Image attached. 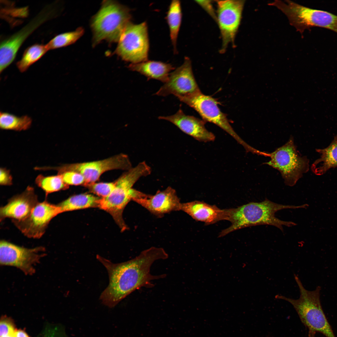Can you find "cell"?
<instances>
[{"mask_svg": "<svg viewBox=\"0 0 337 337\" xmlns=\"http://www.w3.org/2000/svg\"><path fill=\"white\" fill-rule=\"evenodd\" d=\"M151 172V168L145 161L139 163L115 180V187L111 193L99 200L98 207L111 215L122 231L127 228L122 217L126 205L131 200L149 195L135 189L133 187L141 177L148 176Z\"/></svg>", "mask_w": 337, "mask_h": 337, "instance_id": "obj_3", "label": "cell"}, {"mask_svg": "<svg viewBox=\"0 0 337 337\" xmlns=\"http://www.w3.org/2000/svg\"><path fill=\"white\" fill-rule=\"evenodd\" d=\"M159 118L172 123L184 133L199 141L209 142L215 139L214 134L206 128L203 121L185 115L180 109L174 115L160 116Z\"/></svg>", "mask_w": 337, "mask_h": 337, "instance_id": "obj_18", "label": "cell"}, {"mask_svg": "<svg viewBox=\"0 0 337 337\" xmlns=\"http://www.w3.org/2000/svg\"><path fill=\"white\" fill-rule=\"evenodd\" d=\"M275 0L270 6L276 7L288 17L290 24L302 34L313 27L326 28L337 33V15L330 12L309 8L291 1Z\"/></svg>", "mask_w": 337, "mask_h": 337, "instance_id": "obj_6", "label": "cell"}, {"mask_svg": "<svg viewBox=\"0 0 337 337\" xmlns=\"http://www.w3.org/2000/svg\"><path fill=\"white\" fill-rule=\"evenodd\" d=\"M178 99L195 110L205 120L214 123L228 133L247 151L251 149V146L244 141L234 130L226 115L221 111L217 102L214 98L201 92Z\"/></svg>", "mask_w": 337, "mask_h": 337, "instance_id": "obj_11", "label": "cell"}, {"mask_svg": "<svg viewBox=\"0 0 337 337\" xmlns=\"http://www.w3.org/2000/svg\"><path fill=\"white\" fill-rule=\"evenodd\" d=\"M61 213L57 205L45 200L39 202L26 218L21 220H12V221L26 237L39 238L45 233L51 220Z\"/></svg>", "mask_w": 337, "mask_h": 337, "instance_id": "obj_14", "label": "cell"}, {"mask_svg": "<svg viewBox=\"0 0 337 337\" xmlns=\"http://www.w3.org/2000/svg\"><path fill=\"white\" fill-rule=\"evenodd\" d=\"M84 30L79 27L75 31L57 35L46 44L48 50L71 45L75 42L83 34Z\"/></svg>", "mask_w": 337, "mask_h": 337, "instance_id": "obj_27", "label": "cell"}, {"mask_svg": "<svg viewBox=\"0 0 337 337\" xmlns=\"http://www.w3.org/2000/svg\"><path fill=\"white\" fill-rule=\"evenodd\" d=\"M94 194L102 198L109 196L115 187V182L94 183L85 185Z\"/></svg>", "mask_w": 337, "mask_h": 337, "instance_id": "obj_28", "label": "cell"}, {"mask_svg": "<svg viewBox=\"0 0 337 337\" xmlns=\"http://www.w3.org/2000/svg\"><path fill=\"white\" fill-rule=\"evenodd\" d=\"M316 151L320 154V157L311 167L312 171L316 175H323L330 168L337 167V135L334 137L327 147L317 149Z\"/></svg>", "mask_w": 337, "mask_h": 337, "instance_id": "obj_21", "label": "cell"}, {"mask_svg": "<svg viewBox=\"0 0 337 337\" xmlns=\"http://www.w3.org/2000/svg\"><path fill=\"white\" fill-rule=\"evenodd\" d=\"M14 336V337H30L24 331L21 330H15Z\"/></svg>", "mask_w": 337, "mask_h": 337, "instance_id": "obj_33", "label": "cell"}, {"mask_svg": "<svg viewBox=\"0 0 337 337\" xmlns=\"http://www.w3.org/2000/svg\"><path fill=\"white\" fill-rule=\"evenodd\" d=\"M129 67L131 70L139 72L149 79H156L164 83L168 79L169 73L174 69L170 64L148 60L137 63H131Z\"/></svg>", "mask_w": 337, "mask_h": 337, "instance_id": "obj_20", "label": "cell"}, {"mask_svg": "<svg viewBox=\"0 0 337 337\" xmlns=\"http://www.w3.org/2000/svg\"><path fill=\"white\" fill-rule=\"evenodd\" d=\"M300 206L284 205L273 202L267 199L261 202H251L237 208L227 209V220L231 224L223 230L219 237H222L236 230L259 225L273 226L283 231V226L291 227L296 225L291 221L281 220L275 216L276 212L285 209L305 208Z\"/></svg>", "mask_w": 337, "mask_h": 337, "instance_id": "obj_2", "label": "cell"}, {"mask_svg": "<svg viewBox=\"0 0 337 337\" xmlns=\"http://www.w3.org/2000/svg\"><path fill=\"white\" fill-rule=\"evenodd\" d=\"M35 182L44 191L46 196L51 193L67 189L69 187L64 182L60 174L48 176L39 174L36 178Z\"/></svg>", "mask_w": 337, "mask_h": 337, "instance_id": "obj_26", "label": "cell"}, {"mask_svg": "<svg viewBox=\"0 0 337 337\" xmlns=\"http://www.w3.org/2000/svg\"><path fill=\"white\" fill-rule=\"evenodd\" d=\"M196 2L200 5L216 21V13L212 6V1L198 0Z\"/></svg>", "mask_w": 337, "mask_h": 337, "instance_id": "obj_32", "label": "cell"}, {"mask_svg": "<svg viewBox=\"0 0 337 337\" xmlns=\"http://www.w3.org/2000/svg\"><path fill=\"white\" fill-rule=\"evenodd\" d=\"M100 199L91 194L83 193L72 196L57 205L61 213L90 208L98 207Z\"/></svg>", "mask_w": 337, "mask_h": 337, "instance_id": "obj_22", "label": "cell"}, {"mask_svg": "<svg viewBox=\"0 0 337 337\" xmlns=\"http://www.w3.org/2000/svg\"><path fill=\"white\" fill-rule=\"evenodd\" d=\"M0 184L1 185L10 186L12 184V177L10 171L6 168H1L0 170Z\"/></svg>", "mask_w": 337, "mask_h": 337, "instance_id": "obj_31", "label": "cell"}, {"mask_svg": "<svg viewBox=\"0 0 337 337\" xmlns=\"http://www.w3.org/2000/svg\"><path fill=\"white\" fill-rule=\"evenodd\" d=\"M315 333H309V337H315Z\"/></svg>", "mask_w": 337, "mask_h": 337, "instance_id": "obj_34", "label": "cell"}, {"mask_svg": "<svg viewBox=\"0 0 337 337\" xmlns=\"http://www.w3.org/2000/svg\"><path fill=\"white\" fill-rule=\"evenodd\" d=\"M45 250L42 247L27 248L1 240L0 243V264L14 266L26 274H32L35 271L34 266L42 256Z\"/></svg>", "mask_w": 337, "mask_h": 337, "instance_id": "obj_15", "label": "cell"}, {"mask_svg": "<svg viewBox=\"0 0 337 337\" xmlns=\"http://www.w3.org/2000/svg\"><path fill=\"white\" fill-rule=\"evenodd\" d=\"M118 42L116 52L123 60L132 64L148 60L149 42L146 22L138 24L130 22Z\"/></svg>", "mask_w": 337, "mask_h": 337, "instance_id": "obj_9", "label": "cell"}, {"mask_svg": "<svg viewBox=\"0 0 337 337\" xmlns=\"http://www.w3.org/2000/svg\"><path fill=\"white\" fill-rule=\"evenodd\" d=\"M131 18L128 8L115 1H105L91 22L94 45L104 40L118 42Z\"/></svg>", "mask_w": 337, "mask_h": 337, "instance_id": "obj_5", "label": "cell"}, {"mask_svg": "<svg viewBox=\"0 0 337 337\" xmlns=\"http://www.w3.org/2000/svg\"><path fill=\"white\" fill-rule=\"evenodd\" d=\"M128 156L121 153L99 160L66 164L57 167L45 166V170H55L60 174L68 171H73L81 174L84 177L85 185L96 182L104 173L111 170L120 169L126 171L132 168Z\"/></svg>", "mask_w": 337, "mask_h": 337, "instance_id": "obj_10", "label": "cell"}, {"mask_svg": "<svg viewBox=\"0 0 337 337\" xmlns=\"http://www.w3.org/2000/svg\"><path fill=\"white\" fill-rule=\"evenodd\" d=\"M168 255L161 247H151L131 260L115 264L97 255V259L106 268L109 283L102 292L100 300L112 308L131 293L142 287H152V281L165 277V275H152L151 267L156 261L165 259Z\"/></svg>", "mask_w": 337, "mask_h": 337, "instance_id": "obj_1", "label": "cell"}, {"mask_svg": "<svg viewBox=\"0 0 337 337\" xmlns=\"http://www.w3.org/2000/svg\"><path fill=\"white\" fill-rule=\"evenodd\" d=\"M16 330L12 322L7 319L1 320L0 323V337L13 334Z\"/></svg>", "mask_w": 337, "mask_h": 337, "instance_id": "obj_30", "label": "cell"}, {"mask_svg": "<svg viewBox=\"0 0 337 337\" xmlns=\"http://www.w3.org/2000/svg\"><path fill=\"white\" fill-rule=\"evenodd\" d=\"M48 51L46 44H36L28 47L25 50L21 59L16 63L18 70L22 73L25 72Z\"/></svg>", "mask_w": 337, "mask_h": 337, "instance_id": "obj_25", "label": "cell"}, {"mask_svg": "<svg viewBox=\"0 0 337 337\" xmlns=\"http://www.w3.org/2000/svg\"><path fill=\"white\" fill-rule=\"evenodd\" d=\"M181 210L207 225L226 220L227 217V209H220L215 205L198 201L182 203Z\"/></svg>", "mask_w": 337, "mask_h": 337, "instance_id": "obj_19", "label": "cell"}, {"mask_svg": "<svg viewBox=\"0 0 337 337\" xmlns=\"http://www.w3.org/2000/svg\"><path fill=\"white\" fill-rule=\"evenodd\" d=\"M201 92L193 75L191 61L186 57L183 64L169 74L167 81L155 95L166 96L172 94L179 99Z\"/></svg>", "mask_w": 337, "mask_h": 337, "instance_id": "obj_13", "label": "cell"}, {"mask_svg": "<svg viewBox=\"0 0 337 337\" xmlns=\"http://www.w3.org/2000/svg\"><path fill=\"white\" fill-rule=\"evenodd\" d=\"M60 7L57 1L46 5L20 30L1 42V74L13 61L19 49L27 38L43 23L57 17Z\"/></svg>", "mask_w": 337, "mask_h": 337, "instance_id": "obj_7", "label": "cell"}, {"mask_svg": "<svg viewBox=\"0 0 337 337\" xmlns=\"http://www.w3.org/2000/svg\"><path fill=\"white\" fill-rule=\"evenodd\" d=\"M166 17L169 26L170 36L174 52L175 53H177V40L182 18V10L179 1L173 0L171 1Z\"/></svg>", "mask_w": 337, "mask_h": 337, "instance_id": "obj_23", "label": "cell"}, {"mask_svg": "<svg viewBox=\"0 0 337 337\" xmlns=\"http://www.w3.org/2000/svg\"><path fill=\"white\" fill-rule=\"evenodd\" d=\"M39 203L34 188L28 186L22 193L11 198L7 203L0 209V220L7 218L21 220L27 217Z\"/></svg>", "mask_w": 337, "mask_h": 337, "instance_id": "obj_16", "label": "cell"}, {"mask_svg": "<svg viewBox=\"0 0 337 337\" xmlns=\"http://www.w3.org/2000/svg\"><path fill=\"white\" fill-rule=\"evenodd\" d=\"M270 160L264 163L278 170L285 183L294 185L303 174L309 169V160L298 154L293 137L285 144L268 154Z\"/></svg>", "mask_w": 337, "mask_h": 337, "instance_id": "obj_8", "label": "cell"}, {"mask_svg": "<svg viewBox=\"0 0 337 337\" xmlns=\"http://www.w3.org/2000/svg\"><path fill=\"white\" fill-rule=\"evenodd\" d=\"M65 183L68 185H80L85 183L84 177L81 173L73 171H68L60 174Z\"/></svg>", "mask_w": 337, "mask_h": 337, "instance_id": "obj_29", "label": "cell"}, {"mask_svg": "<svg viewBox=\"0 0 337 337\" xmlns=\"http://www.w3.org/2000/svg\"><path fill=\"white\" fill-rule=\"evenodd\" d=\"M295 280L300 292L297 299L277 295V299L283 300L293 306L303 324L307 327L309 333H320L326 337H336L327 320L321 306L320 286L312 291L306 290L297 276L294 275Z\"/></svg>", "mask_w": 337, "mask_h": 337, "instance_id": "obj_4", "label": "cell"}, {"mask_svg": "<svg viewBox=\"0 0 337 337\" xmlns=\"http://www.w3.org/2000/svg\"><path fill=\"white\" fill-rule=\"evenodd\" d=\"M133 201L159 217L172 211L181 210L182 203L175 190L171 187L158 190L154 195Z\"/></svg>", "mask_w": 337, "mask_h": 337, "instance_id": "obj_17", "label": "cell"}, {"mask_svg": "<svg viewBox=\"0 0 337 337\" xmlns=\"http://www.w3.org/2000/svg\"><path fill=\"white\" fill-rule=\"evenodd\" d=\"M217 22L222 37L220 52H224L229 44L234 45L240 26L245 3L244 0L217 1Z\"/></svg>", "mask_w": 337, "mask_h": 337, "instance_id": "obj_12", "label": "cell"}, {"mask_svg": "<svg viewBox=\"0 0 337 337\" xmlns=\"http://www.w3.org/2000/svg\"><path fill=\"white\" fill-rule=\"evenodd\" d=\"M2 337H14V334H12L9 335H7L3 336Z\"/></svg>", "mask_w": 337, "mask_h": 337, "instance_id": "obj_35", "label": "cell"}, {"mask_svg": "<svg viewBox=\"0 0 337 337\" xmlns=\"http://www.w3.org/2000/svg\"><path fill=\"white\" fill-rule=\"evenodd\" d=\"M32 122V118L27 115L18 116L7 112L0 113V127L3 130H25L30 127Z\"/></svg>", "mask_w": 337, "mask_h": 337, "instance_id": "obj_24", "label": "cell"}]
</instances>
